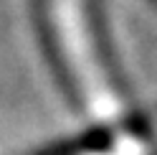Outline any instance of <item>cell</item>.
I'll use <instances>...</instances> for the list:
<instances>
[{
	"mask_svg": "<svg viewBox=\"0 0 157 155\" xmlns=\"http://www.w3.org/2000/svg\"><path fill=\"white\" fill-rule=\"evenodd\" d=\"M46 66L71 109L109 120L124 104L99 0H28Z\"/></svg>",
	"mask_w": 157,
	"mask_h": 155,
	"instance_id": "1",
	"label": "cell"
}]
</instances>
